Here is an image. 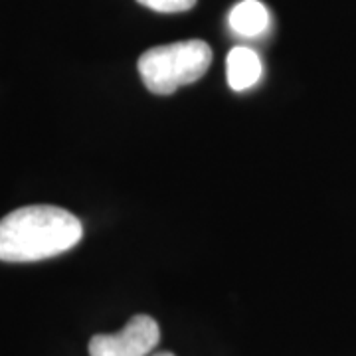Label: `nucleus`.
<instances>
[{
  "label": "nucleus",
  "mask_w": 356,
  "mask_h": 356,
  "mask_svg": "<svg viewBox=\"0 0 356 356\" xmlns=\"http://www.w3.org/2000/svg\"><path fill=\"white\" fill-rule=\"evenodd\" d=\"M83 238V226L72 212L36 204L13 210L0 220V261L28 264L70 252Z\"/></svg>",
  "instance_id": "nucleus-1"
},
{
  "label": "nucleus",
  "mask_w": 356,
  "mask_h": 356,
  "mask_svg": "<svg viewBox=\"0 0 356 356\" xmlns=\"http://www.w3.org/2000/svg\"><path fill=\"white\" fill-rule=\"evenodd\" d=\"M212 64V48L204 40H182L147 50L139 58L145 88L156 95H170L178 88L198 81Z\"/></svg>",
  "instance_id": "nucleus-2"
},
{
  "label": "nucleus",
  "mask_w": 356,
  "mask_h": 356,
  "mask_svg": "<svg viewBox=\"0 0 356 356\" xmlns=\"http://www.w3.org/2000/svg\"><path fill=\"white\" fill-rule=\"evenodd\" d=\"M161 341V329L149 315H135L119 332L95 334L89 356H149Z\"/></svg>",
  "instance_id": "nucleus-3"
},
{
  "label": "nucleus",
  "mask_w": 356,
  "mask_h": 356,
  "mask_svg": "<svg viewBox=\"0 0 356 356\" xmlns=\"http://www.w3.org/2000/svg\"><path fill=\"white\" fill-rule=\"evenodd\" d=\"M261 60L254 50L238 46L232 48L226 60V76H228L229 88L234 91H245L254 88L261 77Z\"/></svg>",
  "instance_id": "nucleus-4"
},
{
  "label": "nucleus",
  "mask_w": 356,
  "mask_h": 356,
  "mask_svg": "<svg viewBox=\"0 0 356 356\" xmlns=\"http://www.w3.org/2000/svg\"><path fill=\"white\" fill-rule=\"evenodd\" d=\"M229 28L242 38H257L269 28V13L259 0H242L229 13Z\"/></svg>",
  "instance_id": "nucleus-5"
},
{
  "label": "nucleus",
  "mask_w": 356,
  "mask_h": 356,
  "mask_svg": "<svg viewBox=\"0 0 356 356\" xmlns=\"http://www.w3.org/2000/svg\"><path fill=\"white\" fill-rule=\"evenodd\" d=\"M139 4L151 8L154 13H165V14H172V13H186L194 8L196 0H137Z\"/></svg>",
  "instance_id": "nucleus-6"
},
{
  "label": "nucleus",
  "mask_w": 356,
  "mask_h": 356,
  "mask_svg": "<svg viewBox=\"0 0 356 356\" xmlns=\"http://www.w3.org/2000/svg\"><path fill=\"white\" fill-rule=\"evenodd\" d=\"M154 356H175L172 353H159V355H154Z\"/></svg>",
  "instance_id": "nucleus-7"
}]
</instances>
